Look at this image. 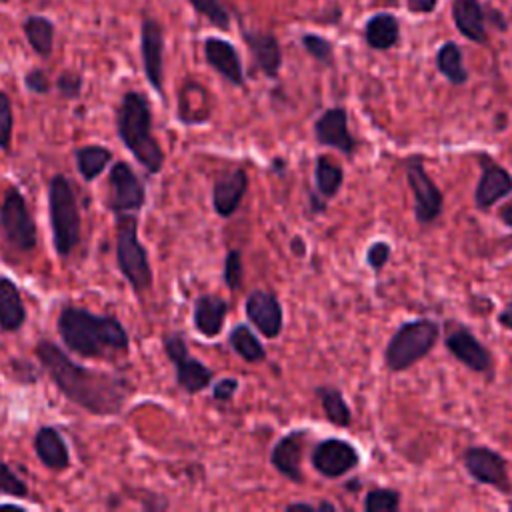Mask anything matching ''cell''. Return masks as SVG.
<instances>
[{
  "mask_svg": "<svg viewBox=\"0 0 512 512\" xmlns=\"http://www.w3.org/2000/svg\"><path fill=\"white\" fill-rule=\"evenodd\" d=\"M34 354L58 392L94 416H116L130 398L132 386L128 380L74 362L50 340H40Z\"/></svg>",
  "mask_w": 512,
  "mask_h": 512,
  "instance_id": "1",
  "label": "cell"
},
{
  "mask_svg": "<svg viewBox=\"0 0 512 512\" xmlns=\"http://www.w3.org/2000/svg\"><path fill=\"white\" fill-rule=\"evenodd\" d=\"M62 344L82 358H110L130 348L128 330L110 314H94L76 304H64L56 318Z\"/></svg>",
  "mask_w": 512,
  "mask_h": 512,
  "instance_id": "2",
  "label": "cell"
},
{
  "mask_svg": "<svg viewBox=\"0 0 512 512\" xmlns=\"http://www.w3.org/2000/svg\"><path fill=\"white\" fill-rule=\"evenodd\" d=\"M116 134L150 176L164 168L166 154L152 132V108L142 92L128 90L120 98L116 110Z\"/></svg>",
  "mask_w": 512,
  "mask_h": 512,
  "instance_id": "3",
  "label": "cell"
},
{
  "mask_svg": "<svg viewBox=\"0 0 512 512\" xmlns=\"http://www.w3.org/2000/svg\"><path fill=\"white\" fill-rule=\"evenodd\" d=\"M48 216L54 250L66 258L80 242L82 218L74 186L64 174H54L48 182Z\"/></svg>",
  "mask_w": 512,
  "mask_h": 512,
  "instance_id": "4",
  "label": "cell"
},
{
  "mask_svg": "<svg viewBox=\"0 0 512 512\" xmlns=\"http://www.w3.org/2000/svg\"><path fill=\"white\" fill-rule=\"evenodd\" d=\"M440 338V324L432 318L402 322L384 348V364L390 372H404L426 358Z\"/></svg>",
  "mask_w": 512,
  "mask_h": 512,
  "instance_id": "5",
  "label": "cell"
},
{
  "mask_svg": "<svg viewBox=\"0 0 512 512\" xmlns=\"http://www.w3.org/2000/svg\"><path fill=\"white\" fill-rule=\"evenodd\" d=\"M116 216V266L124 280L132 286L134 294L142 296L154 284L148 250L138 236V218L134 212Z\"/></svg>",
  "mask_w": 512,
  "mask_h": 512,
  "instance_id": "6",
  "label": "cell"
},
{
  "mask_svg": "<svg viewBox=\"0 0 512 512\" xmlns=\"http://www.w3.org/2000/svg\"><path fill=\"white\" fill-rule=\"evenodd\" d=\"M0 230L4 240L20 252H32L38 244V230H36L34 216L28 208L26 198L16 186H10L4 192V198L0 204Z\"/></svg>",
  "mask_w": 512,
  "mask_h": 512,
  "instance_id": "7",
  "label": "cell"
},
{
  "mask_svg": "<svg viewBox=\"0 0 512 512\" xmlns=\"http://www.w3.org/2000/svg\"><path fill=\"white\" fill-rule=\"evenodd\" d=\"M162 348L166 352V358L174 364L176 384L182 392L194 396L212 386V382H214L212 368H208L202 360H198L190 354L188 342L182 332L164 334Z\"/></svg>",
  "mask_w": 512,
  "mask_h": 512,
  "instance_id": "8",
  "label": "cell"
},
{
  "mask_svg": "<svg viewBox=\"0 0 512 512\" xmlns=\"http://www.w3.org/2000/svg\"><path fill=\"white\" fill-rule=\"evenodd\" d=\"M404 172L408 188L414 196V218L418 224L428 226L442 214L444 194L426 172L420 156L408 158L404 164Z\"/></svg>",
  "mask_w": 512,
  "mask_h": 512,
  "instance_id": "9",
  "label": "cell"
},
{
  "mask_svg": "<svg viewBox=\"0 0 512 512\" xmlns=\"http://www.w3.org/2000/svg\"><path fill=\"white\" fill-rule=\"evenodd\" d=\"M146 204V188L136 170L124 162L116 160L108 172V196L106 208L112 214L138 212Z\"/></svg>",
  "mask_w": 512,
  "mask_h": 512,
  "instance_id": "10",
  "label": "cell"
},
{
  "mask_svg": "<svg viewBox=\"0 0 512 512\" xmlns=\"http://www.w3.org/2000/svg\"><path fill=\"white\" fill-rule=\"evenodd\" d=\"M464 470L484 486H490L502 494H512V482L508 476L506 458L490 446H470L462 454Z\"/></svg>",
  "mask_w": 512,
  "mask_h": 512,
  "instance_id": "11",
  "label": "cell"
},
{
  "mask_svg": "<svg viewBox=\"0 0 512 512\" xmlns=\"http://www.w3.org/2000/svg\"><path fill=\"white\" fill-rule=\"evenodd\" d=\"M164 28L162 24L146 16L140 22V60H142V70L146 76V82L150 88L158 94L164 96Z\"/></svg>",
  "mask_w": 512,
  "mask_h": 512,
  "instance_id": "12",
  "label": "cell"
},
{
  "mask_svg": "<svg viewBox=\"0 0 512 512\" xmlns=\"http://www.w3.org/2000/svg\"><path fill=\"white\" fill-rule=\"evenodd\" d=\"M312 468L324 478H340L360 464V454L354 444L342 438L320 440L310 454Z\"/></svg>",
  "mask_w": 512,
  "mask_h": 512,
  "instance_id": "13",
  "label": "cell"
},
{
  "mask_svg": "<svg viewBox=\"0 0 512 512\" xmlns=\"http://www.w3.org/2000/svg\"><path fill=\"white\" fill-rule=\"evenodd\" d=\"M248 322L268 340H276L284 330V308L272 290L254 288L244 302Z\"/></svg>",
  "mask_w": 512,
  "mask_h": 512,
  "instance_id": "14",
  "label": "cell"
},
{
  "mask_svg": "<svg viewBox=\"0 0 512 512\" xmlns=\"http://www.w3.org/2000/svg\"><path fill=\"white\" fill-rule=\"evenodd\" d=\"M446 350L466 368L478 374H492L494 358L490 350L466 326H454L444 338Z\"/></svg>",
  "mask_w": 512,
  "mask_h": 512,
  "instance_id": "15",
  "label": "cell"
},
{
  "mask_svg": "<svg viewBox=\"0 0 512 512\" xmlns=\"http://www.w3.org/2000/svg\"><path fill=\"white\" fill-rule=\"evenodd\" d=\"M314 138L318 144L334 148L344 156H352L358 148L356 138L348 130V112L342 106L326 108L314 120Z\"/></svg>",
  "mask_w": 512,
  "mask_h": 512,
  "instance_id": "16",
  "label": "cell"
},
{
  "mask_svg": "<svg viewBox=\"0 0 512 512\" xmlns=\"http://www.w3.org/2000/svg\"><path fill=\"white\" fill-rule=\"evenodd\" d=\"M306 440H308L306 428L290 430L288 434H284L276 440V444L270 452V464L274 466V470L296 484L304 482L302 456H304Z\"/></svg>",
  "mask_w": 512,
  "mask_h": 512,
  "instance_id": "17",
  "label": "cell"
},
{
  "mask_svg": "<svg viewBox=\"0 0 512 512\" xmlns=\"http://www.w3.org/2000/svg\"><path fill=\"white\" fill-rule=\"evenodd\" d=\"M478 164H480V178L474 190V204L480 210H488L496 202L512 194V174L486 154L478 156Z\"/></svg>",
  "mask_w": 512,
  "mask_h": 512,
  "instance_id": "18",
  "label": "cell"
},
{
  "mask_svg": "<svg viewBox=\"0 0 512 512\" xmlns=\"http://www.w3.org/2000/svg\"><path fill=\"white\" fill-rule=\"evenodd\" d=\"M204 60L206 64L222 76L228 84L242 88L246 84V74L242 66V58L232 42L220 36H208L204 40Z\"/></svg>",
  "mask_w": 512,
  "mask_h": 512,
  "instance_id": "19",
  "label": "cell"
},
{
  "mask_svg": "<svg viewBox=\"0 0 512 512\" xmlns=\"http://www.w3.org/2000/svg\"><path fill=\"white\" fill-rule=\"evenodd\" d=\"M248 174L244 168L222 172L212 184V208L220 218H230L248 192Z\"/></svg>",
  "mask_w": 512,
  "mask_h": 512,
  "instance_id": "20",
  "label": "cell"
},
{
  "mask_svg": "<svg viewBox=\"0 0 512 512\" xmlns=\"http://www.w3.org/2000/svg\"><path fill=\"white\" fill-rule=\"evenodd\" d=\"M242 40L246 42L258 70L266 78L276 80L280 74V68H282V48H280L278 38L272 32L242 28Z\"/></svg>",
  "mask_w": 512,
  "mask_h": 512,
  "instance_id": "21",
  "label": "cell"
},
{
  "mask_svg": "<svg viewBox=\"0 0 512 512\" xmlns=\"http://www.w3.org/2000/svg\"><path fill=\"white\" fill-rule=\"evenodd\" d=\"M450 12L456 30L474 44L488 42L486 10L480 0H452Z\"/></svg>",
  "mask_w": 512,
  "mask_h": 512,
  "instance_id": "22",
  "label": "cell"
},
{
  "mask_svg": "<svg viewBox=\"0 0 512 512\" xmlns=\"http://www.w3.org/2000/svg\"><path fill=\"white\" fill-rule=\"evenodd\" d=\"M228 314V302L218 294H200L192 306V324L204 338L220 336Z\"/></svg>",
  "mask_w": 512,
  "mask_h": 512,
  "instance_id": "23",
  "label": "cell"
},
{
  "mask_svg": "<svg viewBox=\"0 0 512 512\" xmlns=\"http://www.w3.org/2000/svg\"><path fill=\"white\" fill-rule=\"evenodd\" d=\"M34 452L50 470H66L70 468V450L62 436V432L56 426H40L34 434Z\"/></svg>",
  "mask_w": 512,
  "mask_h": 512,
  "instance_id": "24",
  "label": "cell"
},
{
  "mask_svg": "<svg viewBox=\"0 0 512 512\" xmlns=\"http://www.w3.org/2000/svg\"><path fill=\"white\" fill-rule=\"evenodd\" d=\"M28 318L20 288L8 276H0V328L4 332H18Z\"/></svg>",
  "mask_w": 512,
  "mask_h": 512,
  "instance_id": "25",
  "label": "cell"
},
{
  "mask_svg": "<svg viewBox=\"0 0 512 512\" xmlns=\"http://www.w3.org/2000/svg\"><path fill=\"white\" fill-rule=\"evenodd\" d=\"M400 40V22L390 12H378L364 24V42L372 50H390Z\"/></svg>",
  "mask_w": 512,
  "mask_h": 512,
  "instance_id": "26",
  "label": "cell"
},
{
  "mask_svg": "<svg viewBox=\"0 0 512 512\" xmlns=\"http://www.w3.org/2000/svg\"><path fill=\"white\" fill-rule=\"evenodd\" d=\"M22 32L36 56H40V58L52 56L56 24L48 16H42V14L26 16L22 22Z\"/></svg>",
  "mask_w": 512,
  "mask_h": 512,
  "instance_id": "27",
  "label": "cell"
},
{
  "mask_svg": "<svg viewBox=\"0 0 512 512\" xmlns=\"http://www.w3.org/2000/svg\"><path fill=\"white\" fill-rule=\"evenodd\" d=\"M112 150L100 144H86L74 150V162H76V170L80 172V176L86 182H94L104 170L106 166L112 162Z\"/></svg>",
  "mask_w": 512,
  "mask_h": 512,
  "instance_id": "28",
  "label": "cell"
},
{
  "mask_svg": "<svg viewBox=\"0 0 512 512\" xmlns=\"http://www.w3.org/2000/svg\"><path fill=\"white\" fill-rule=\"evenodd\" d=\"M344 184V168L334 162L330 156L326 154H320L316 156V162H314V186H316V192L330 200L334 198L340 188Z\"/></svg>",
  "mask_w": 512,
  "mask_h": 512,
  "instance_id": "29",
  "label": "cell"
},
{
  "mask_svg": "<svg viewBox=\"0 0 512 512\" xmlns=\"http://www.w3.org/2000/svg\"><path fill=\"white\" fill-rule=\"evenodd\" d=\"M228 344L248 364H258L266 360V348L248 324L232 326L228 334Z\"/></svg>",
  "mask_w": 512,
  "mask_h": 512,
  "instance_id": "30",
  "label": "cell"
},
{
  "mask_svg": "<svg viewBox=\"0 0 512 512\" xmlns=\"http://www.w3.org/2000/svg\"><path fill=\"white\" fill-rule=\"evenodd\" d=\"M436 68L452 86H464L468 82V70L462 60V50L456 42H444L438 48Z\"/></svg>",
  "mask_w": 512,
  "mask_h": 512,
  "instance_id": "31",
  "label": "cell"
},
{
  "mask_svg": "<svg viewBox=\"0 0 512 512\" xmlns=\"http://www.w3.org/2000/svg\"><path fill=\"white\" fill-rule=\"evenodd\" d=\"M314 394L320 400L322 412L326 416V420L338 428H346L352 422V410L348 406V402L344 400V394L340 392V388L334 386H318L314 390Z\"/></svg>",
  "mask_w": 512,
  "mask_h": 512,
  "instance_id": "32",
  "label": "cell"
},
{
  "mask_svg": "<svg viewBox=\"0 0 512 512\" xmlns=\"http://www.w3.org/2000/svg\"><path fill=\"white\" fill-rule=\"evenodd\" d=\"M188 2L196 10V14L206 18L218 30L230 28L232 18H230V12L226 10V6L222 4V0H188Z\"/></svg>",
  "mask_w": 512,
  "mask_h": 512,
  "instance_id": "33",
  "label": "cell"
},
{
  "mask_svg": "<svg viewBox=\"0 0 512 512\" xmlns=\"http://www.w3.org/2000/svg\"><path fill=\"white\" fill-rule=\"evenodd\" d=\"M300 44L306 50V54L312 56L322 66H332L334 64V46L328 38H324L320 34H314V32H306V34L300 36Z\"/></svg>",
  "mask_w": 512,
  "mask_h": 512,
  "instance_id": "34",
  "label": "cell"
},
{
  "mask_svg": "<svg viewBox=\"0 0 512 512\" xmlns=\"http://www.w3.org/2000/svg\"><path fill=\"white\" fill-rule=\"evenodd\" d=\"M362 508L366 512H396L400 508V494L392 488H372L364 496Z\"/></svg>",
  "mask_w": 512,
  "mask_h": 512,
  "instance_id": "35",
  "label": "cell"
},
{
  "mask_svg": "<svg viewBox=\"0 0 512 512\" xmlns=\"http://www.w3.org/2000/svg\"><path fill=\"white\" fill-rule=\"evenodd\" d=\"M0 494L10 498H26L30 494L28 484L4 460H0Z\"/></svg>",
  "mask_w": 512,
  "mask_h": 512,
  "instance_id": "36",
  "label": "cell"
},
{
  "mask_svg": "<svg viewBox=\"0 0 512 512\" xmlns=\"http://www.w3.org/2000/svg\"><path fill=\"white\" fill-rule=\"evenodd\" d=\"M14 132V108L10 96L0 90V150L10 152Z\"/></svg>",
  "mask_w": 512,
  "mask_h": 512,
  "instance_id": "37",
  "label": "cell"
},
{
  "mask_svg": "<svg viewBox=\"0 0 512 512\" xmlns=\"http://www.w3.org/2000/svg\"><path fill=\"white\" fill-rule=\"evenodd\" d=\"M222 278H224V284H226L230 290H240L242 278H244V268H242L240 250H228V252H226Z\"/></svg>",
  "mask_w": 512,
  "mask_h": 512,
  "instance_id": "38",
  "label": "cell"
},
{
  "mask_svg": "<svg viewBox=\"0 0 512 512\" xmlns=\"http://www.w3.org/2000/svg\"><path fill=\"white\" fill-rule=\"evenodd\" d=\"M82 86H84V78L76 70H64L56 78V92L64 100H76L82 94Z\"/></svg>",
  "mask_w": 512,
  "mask_h": 512,
  "instance_id": "39",
  "label": "cell"
},
{
  "mask_svg": "<svg viewBox=\"0 0 512 512\" xmlns=\"http://www.w3.org/2000/svg\"><path fill=\"white\" fill-rule=\"evenodd\" d=\"M238 378H232V376H224L216 382H212V400L216 404H230L234 394L238 392Z\"/></svg>",
  "mask_w": 512,
  "mask_h": 512,
  "instance_id": "40",
  "label": "cell"
},
{
  "mask_svg": "<svg viewBox=\"0 0 512 512\" xmlns=\"http://www.w3.org/2000/svg\"><path fill=\"white\" fill-rule=\"evenodd\" d=\"M24 86L28 92L40 94V96H44L52 90V82H50L46 70H42V68H30L24 74Z\"/></svg>",
  "mask_w": 512,
  "mask_h": 512,
  "instance_id": "41",
  "label": "cell"
},
{
  "mask_svg": "<svg viewBox=\"0 0 512 512\" xmlns=\"http://www.w3.org/2000/svg\"><path fill=\"white\" fill-rule=\"evenodd\" d=\"M390 254H392V248L388 242L384 240H376L368 246L366 250V264L372 268V270H382L388 260H390Z\"/></svg>",
  "mask_w": 512,
  "mask_h": 512,
  "instance_id": "42",
  "label": "cell"
},
{
  "mask_svg": "<svg viewBox=\"0 0 512 512\" xmlns=\"http://www.w3.org/2000/svg\"><path fill=\"white\" fill-rule=\"evenodd\" d=\"M8 370H10L12 378L22 382V384H34L38 380V376H40L36 366H32L28 360H18V358L10 360V368Z\"/></svg>",
  "mask_w": 512,
  "mask_h": 512,
  "instance_id": "43",
  "label": "cell"
},
{
  "mask_svg": "<svg viewBox=\"0 0 512 512\" xmlns=\"http://www.w3.org/2000/svg\"><path fill=\"white\" fill-rule=\"evenodd\" d=\"M438 6V0H406V8L412 14H430Z\"/></svg>",
  "mask_w": 512,
  "mask_h": 512,
  "instance_id": "44",
  "label": "cell"
},
{
  "mask_svg": "<svg viewBox=\"0 0 512 512\" xmlns=\"http://www.w3.org/2000/svg\"><path fill=\"white\" fill-rule=\"evenodd\" d=\"M496 322H498L502 328H506V330L512 332V298H508V302L504 304V308H502L500 314L496 316Z\"/></svg>",
  "mask_w": 512,
  "mask_h": 512,
  "instance_id": "45",
  "label": "cell"
},
{
  "mask_svg": "<svg viewBox=\"0 0 512 512\" xmlns=\"http://www.w3.org/2000/svg\"><path fill=\"white\" fill-rule=\"evenodd\" d=\"M310 210L314 214H322L326 210V198H322L318 192L310 194Z\"/></svg>",
  "mask_w": 512,
  "mask_h": 512,
  "instance_id": "46",
  "label": "cell"
},
{
  "mask_svg": "<svg viewBox=\"0 0 512 512\" xmlns=\"http://www.w3.org/2000/svg\"><path fill=\"white\" fill-rule=\"evenodd\" d=\"M286 512H316V504L310 502H292L286 506Z\"/></svg>",
  "mask_w": 512,
  "mask_h": 512,
  "instance_id": "47",
  "label": "cell"
},
{
  "mask_svg": "<svg viewBox=\"0 0 512 512\" xmlns=\"http://www.w3.org/2000/svg\"><path fill=\"white\" fill-rule=\"evenodd\" d=\"M290 250L294 252V256L302 258V256L306 254V244H304V240H302L300 236H294V238L290 240Z\"/></svg>",
  "mask_w": 512,
  "mask_h": 512,
  "instance_id": "48",
  "label": "cell"
},
{
  "mask_svg": "<svg viewBox=\"0 0 512 512\" xmlns=\"http://www.w3.org/2000/svg\"><path fill=\"white\" fill-rule=\"evenodd\" d=\"M498 218H500L508 228H512V202H506V204L498 210Z\"/></svg>",
  "mask_w": 512,
  "mask_h": 512,
  "instance_id": "49",
  "label": "cell"
},
{
  "mask_svg": "<svg viewBox=\"0 0 512 512\" xmlns=\"http://www.w3.org/2000/svg\"><path fill=\"white\" fill-rule=\"evenodd\" d=\"M316 512H336V506H334L332 502L322 500V502H318V504H316Z\"/></svg>",
  "mask_w": 512,
  "mask_h": 512,
  "instance_id": "50",
  "label": "cell"
},
{
  "mask_svg": "<svg viewBox=\"0 0 512 512\" xmlns=\"http://www.w3.org/2000/svg\"><path fill=\"white\" fill-rule=\"evenodd\" d=\"M382 2H384V4H386V6H394V4H396V2H398V0H382Z\"/></svg>",
  "mask_w": 512,
  "mask_h": 512,
  "instance_id": "51",
  "label": "cell"
},
{
  "mask_svg": "<svg viewBox=\"0 0 512 512\" xmlns=\"http://www.w3.org/2000/svg\"><path fill=\"white\" fill-rule=\"evenodd\" d=\"M0 2H10V0H0Z\"/></svg>",
  "mask_w": 512,
  "mask_h": 512,
  "instance_id": "52",
  "label": "cell"
}]
</instances>
